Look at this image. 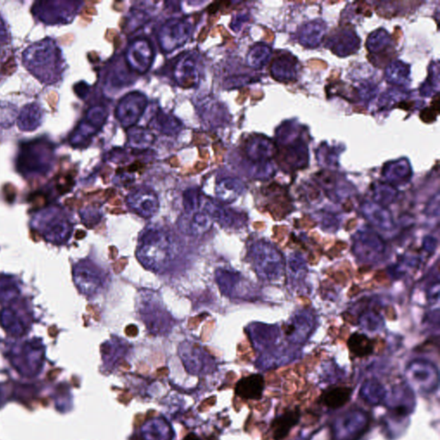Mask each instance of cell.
Masks as SVG:
<instances>
[{
	"mask_svg": "<svg viewBox=\"0 0 440 440\" xmlns=\"http://www.w3.org/2000/svg\"><path fill=\"white\" fill-rule=\"evenodd\" d=\"M179 252V245L175 238L162 227H146L138 237L137 259L150 272L163 273L168 271Z\"/></svg>",
	"mask_w": 440,
	"mask_h": 440,
	"instance_id": "1",
	"label": "cell"
},
{
	"mask_svg": "<svg viewBox=\"0 0 440 440\" xmlns=\"http://www.w3.org/2000/svg\"><path fill=\"white\" fill-rule=\"evenodd\" d=\"M65 61L63 53L51 38L30 45L22 53V64L37 80L44 84H55L61 79Z\"/></svg>",
	"mask_w": 440,
	"mask_h": 440,
	"instance_id": "2",
	"label": "cell"
},
{
	"mask_svg": "<svg viewBox=\"0 0 440 440\" xmlns=\"http://www.w3.org/2000/svg\"><path fill=\"white\" fill-rule=\"evenodd\" d=\"M55 160V145L47 138H41L22 143L16 165L22 176H44L51 171Z\"/></svg>",
	"mask_w": 440,
	"mask_h": 440,
	"instance_id": "3",
	"label": "cell"
},
{
	"mask_svg": "<svg viewBox=\"0 0 440 440\" xmlns=\"http://www.w3.org/2000/svg\"><path fill=\"white\" fill-rule=\"evenodd\" d=\"M138 314L146 329L153 335H164L172 330L175 320L166 310L156 292L142 290L136 300Z\"/></svg>",
	"mask_w": 440,
	"mask_h": 440,
	"instance_id": "4",
	"label": "cell"
},
{
	"mask_svg": "<svg viewBox=\"0 0 440 440\" xmlns=\"http://www.w3.org/2000/svg\"><path fill=\"white\" fill-rule=\"evenodd\" d=\"M184 212L177 220V226L188 236H202L209 231L214 220L203 208V199L196 192L188 191L183 197Z\"/></svg>",
	"mask_w": 440,
	"mask_h": 440,
	"instance_id": "5",
	"label": "cell"
},
{
	"mask_svg": "<svg viewBox=\"0 0 440 440\" xmlns=\"http://www.w3.org/2000/svg\"><path fill=\"white\" fill-rule=\"evenodd\" d=\"M79 3L75 1H37L32 13L37 20L47 25H67L78 13Z\"/></svg>",
	"mask_w": 440,
	"mask_h": 440,
	"instance_id": "6",
	"label": "cell"
},
{
	"mask_svg": "<svg viewBox=\"0 0 440 440\" xmlns=\"http://www.w3.org/2000/svg\"><path fill=\"white\" fill-rule=\"evenodd\" d=\"M75 280L82 293L93 296L105 287L106 275L95 265L83 262L76 268Z\"/></svg>",
	"mask_w": 440,
	"mask_h": 440,
	"instance_id": "7",
	"label": "cell"
},
{
	"mask_svg": "<svg viewBox=\"0 0 440 440\" xmlns=\"http://www.w3.org/2000/svg\"><path fill=\"white\" fill-rule=\"evenodd\" d=\"M127 206L135 214L145 219H152L160 210V200L153 190L137 188L127 196Z\"/></svg>",
	"mask_w": 440,
	"mask_h": 440,
	"instance_id": "8",
	"label": "cell"
},
{
	"mask_svg": "<svg viewBox=\"0 0 440 440\" xmlns=\"http://www.w3.org/2000/svg\"><path fill=\"white\" fill-rule=\"evenodd\" d=\"M104 111L102 108H93L88 112L86 118L80 123L78 129L71 136V144L79 146L86 142L94 135L103 123Z\"/></svg>",
	"mask_w": 440,
	"mask_h": 440,
	"instance_id": "9",
	"label": "cell"
},
{
	"mask_svg": "<svg viewBox=\"0 0 440 440\" xmlns=\"http://www.w3.org/2000/svg\"><path fill=\"white\" fill-rule=\"evenodd\" d=\"M153 57L152 48L146 41L134 42L127 52V60L130 65L140 72L148 70L152 64Z\"/></svg>",
	"mask_w": 440,
	"mask_h": 440,
	"instance_id": "10",
	"label": "cell"
},
{
	"mask_svg": "<svg viewBox=\"0 0 440 440\" xmlns=\"http://www.w3.org/2000/svg\"><path fill=\"white\" fill-rule=\"evenodd\" d=\"M264 388V377L261 374H252L238 382L235 392L242 399L260 400Z\"/></svg>",
	"mask_w": 440,
	"mask_h": 440,
	"instance_id": "11",
	"label": "cell"
},
{
	"mask_svg": "<svg viewBox=\"0 0 440 440\" xmlns=\"http://www.w3.org/2000/svg\"><path fill=\"white\" fill-rule=\"evenodd\" d=\"M145 102L143 101L141 96L135 94L127 96V98L119 102L118 107L119 122H122L123 125H133L132 123L136 122L142 114Z\"/></svg>",
	"mask_w": 440,
	"mask_h": 440,
	"instance_id": "12",
	"label": "cell"
},
{
	"mask_svg": "<svg viewBox=\"0 0 440 440\" xmlns=\"http://www.w3.org/2000/svg\"><path fill=\"white\" fill-rule=\"evenodd\" d=\"M301 413L299 408L284 413L271 423L273 439L283 440L287 437L293 427L299 424Z\"/></svg>",
	"mask_w": 440,
	"mask_h": 440,
	"instance_id": "13",
	"label": "cell"
},
{
	"mask_svg": "<svg viewBox=\"0 0 440 440\" xmlns=\"http://www.w3.org/2000/svg\"><path fill=\"white\" fill-rule=\"evenodd\" d=\"M42 117L44 112L40 105L34 103L27 104L18 118L19 129L24 132H32L41 125Z\"/></svg>",
	"mask_w": 440,
	"mask_h": 440,
	"instance_id": "14",
	"label": "cell"
},
{
	"mask_svg": "<svg viewBox=\"0 0 440 440\" xmlns=\"http://www.w3.org/2000/svg\"><path fill=\"white\" fill-rule=\"evenodd\" d=\"M188 25L183 22L176 21L169 22V24L164 27L163 32H161V36L163 34V38H161V41H169L167 50L168 48H169V50H171V48L177 47V46L183 44L184 41L187 39L188 37ZM169 41L164 46V48L167 46Z\"/></svg>",
	"mask_w": 440,
	"mask_h": 440,
	"instance_id": "15",
	"label": "cell"
},
{
	"mask_svg": "<svg viewBox=\"0 0 440 440\" xmlns=\"http://www.w3.org/2000/svg\"><path fill=\"white\" fill-rule=\"evenodd\" d=\"M353 389L344 386H337L328 389L323 393L321 399L327 408L338 409L349 403L352 396Z\"/></svg>",
	"mask_w": 440,
	"mask_h": 440,
	"instance_id": "16",
	"label": "cell"
},
{
	"mask_svg": "<svg viewBox=\"0 0 440 440\" xmlns=\"http://www.w3.org/2000/svg\"><path fill=\"white\" fill-rule=\"evenodd\" d=\"M241 186L238 181L230 179H223L219 181L216 187V195L223 203H231L236 200L240 194Z\"/></svg>",
	"mask_w": 440,
	"mask_h": 440,
	"instance_id": "17",
	"label": "cell"
},
{
	"mask_svg": "<svg viewBox=\"0 0 440 440\" xmlns=\"http://www.w3.org/2000/svg\"><path fill=\"white\" fill-rule=\"evenodd\" d=\"M347 345H349L350 352L358 358L369 356L373 354L374 349L372 339H370L365 335L358 333L351 335Z\"/></svg>",
	"mask_w": 440,
	"mask_h": 440,
	"instance_id": "18",
	"label": "cell"
},
{
	"mask_svg": "<svg viewBox=\"0 0 440 440\" xmlns=\"http://www.w3.org/2000/svg\"><path fill=\"white\" fill-rule=\"evenodd\" d=\"M9 41V33L5 22L0 17V46L6 44Z\"/></svg>",
	"mask_w": 440,
	"mask_h": 440,
	"instance_id": "19",
	"label": "cell"
},
{
	"mask_svg": "<svg viewBox=\"0 0 440 440\" xmlns=\"http://www.w3.org/2000/svg\"><path fill=\"white\" fill-rule=\"evenodd\" d=\"M184 440H202V439H200L198 437V436L194 434H189L186 436V437H185Z\"/></svg>",
	"mask_w": 440,
	"mask_h": 440,
	"instance_id": "20",
	"label": "cell"
}]
</instances>
